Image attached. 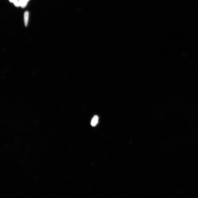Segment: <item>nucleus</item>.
<instances>
[{"instance_id": "obj_6", "label": "nucleus", "mask_w": 198, "mask_h": 198, "mask_svg": "<svg viewBox=\"0 0 198 198\" xmlns=\"http://www.w3.org/2000/svg\"><path fill=\"white\" fill-rule=\"evenodd\" d=\"M26 0V1H27V2H28V1H29V0Z\"/></svg>"}, {"instance_id": "obj_3", "label": "nucleus", "mask_w": 198, "mask_h": 198, "mask_svg": "<svg viewBox=\"0 0 198 198\" xmlns=\"http://www.w3.org/2000/svg\"><path fill=\"white\" fill-rule=\"evenodd\" d=\"M19 1L20 2V6L22 8H24L26 6L28 2L26 0H19Z\"/></svg>"}, {"instance_id": "obj_4", "label": "nucleus", "mask_w": 198, "mask_h": 198, "mask_svg": "<svg viewBox=\"0 0 198 198\" xmlns=\"http://www.w3.org/2000/svg\"><path fill=\"white\" fill-rule=\"evenodd\" d=\"M13 2L16 6L19 7L20 6V2L18 0H13Z\"/></svg>"}, {"instance_id": "obj_2", "label": "nucleus", "mask_w": 198, "mask_h": 198, "mask_svg": "<svg viewBox=\"0 0 198 198\" xmlns=\"http://www.w3.org/2000/svg\"><path fill=\"white\" fill-rule=\"evenodd\" d=\"M29 16V13L28 11H26L25 12L24 14V21L25 26H27Z\"/></svg>"}, {"instance_id": "obj_1", "label": "nucleus", "mask_w": 198, "mask_h": 198, "mask_svg": "<svg viewBox=\"0 0 198 198\" xmlns=\"http://www.w3.org/2000/svg\"><path fill=\"white\" fill-rule=\"evenodd\" d=\"M99 119L98 116L97 115L94 116L92 118L91 122V124L92 126H96L98 123Z\"/></svg>"}, {"instance_id": "obj_5", "label": "nucleus", "mask_w": 198, "mask_h": 198, "mask_svg": "<svg viewBox=\"0 0 198 198\" xmlns=\"http://www.w3.org/2000/svg\"><path fill=\"white\" fill-rule=\"evenodd\" d=\"M9 0L11 2H13V0Z\"/></svg>"}]
</instances>
